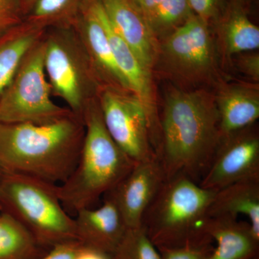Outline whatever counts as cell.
I'll list each match as a JSON object with an SVG mask.
<instances>
[{
    "instance_id": "cell-28",
    "label": "cell",
    "mask_w": 259,
    "mask_h": 259,
    "mask_svg": "<svg viewBox=\"0 0 259 259\" xmlns=\"http://www.w3.org/2000/svg\"><path fill=\"white\" fill-rule=\"evenodd\" d=\"M238 55V54H237ZM238 69L255 82L259 81V54L254 51L241 53L237 58Z\"/></svg>"
},
{
    "instance_id": "cell-13",
    "label": "cell",
    "mask_w": 259,
    "mask_h": 259,
    "mask_svg": "<svg viewBox=\"0 0 259 259\" xmlns=\"http://www.w3.org/2000/svg\"><path fill=\"white\" fill-rule=\"evenodd\" d=\"M95 13L107 32L116 63L132 94L144 104L147 112L153 143L159 138V121L156 113L151 72L145 69L131 48L112 26L98 0H93Z\"/></svg>"
},
{
    "instance_id": "cell-14",
    "label": "cell",
    "mask_w": 259,
    "mask_h": 259,
    "mask_svg": "<svg viewBox=\"0 0 259 259\" xmlns=\"http://www.w3.org/2000/svg\"><path fill=\"white\" fill-rule=\"evenodd\" d=\"M112 26L145 69L152 73L159 41L132 0H98Z\"/></svg>"
},
{
    "instance_id": "cell-29",
    "label": "cell",
    "mask_w": 259,
    "mask_h": 259,
    "mask_svg": "<svg viewBox=\"0 0 259 259\" xmlns=\"http://www.w3.org/2000/svg\"><path fill=\"white\" fill-rule=\"evenodd\" d=\"M81 245L78 241L61 243L51 248L42 256L35 259H75Z\"/></svg>"
},
{
    "instance_id": "cell-6",
    "label": "cell",
    "mask_w": 259,
    "mask_h": 259,
    "mask_svg": "<svg viewBox=\"0 0 259 259\" xmlns=\"http://www.w3.org/2000/svg\"><path fill=\"white\" fill-rule=\"evenodd\" d=\"M44 39V69L52 96L82 117L102 88L82 42L74 27L47 29Z\"/></svg>"
},
{
    "instance_id": "cell-11",
    "label": "cell",
    "mask_w": 259,
    "mask_h": 259,
    "mask_svg": "<svg viewBox=\"0 0 259 259\" xmlns=\"http://www.w3.org/2000/svg\"><path fill=\"white\" fill-rule=\"evenodd\" d=\"M166 180L158 156L137 162L115 188L107 192L127 228L142 226L148 207Z\"/></svg>"
},
{
    "instance_id": "cell-19",
    "label": "cell",
    "mask_w": 259,
    "mask_h": 259,
    "mask_svg": "<svg viewBox=\"0 0 259 259\" xmlns=\"http://www.w3.org/2000/svg\"><path fill=\"white\" fill-rule=\"evenodd\" d=\"M243 214L259 237V180L236 182L216 191L207 218H231L238 219Z\"/></svg>"
},
{
    "instance_id": "cell-22",
    "label": "cell",
    "mask_w": 259,
    "mask_h": 259,
    "mask_svg": "<svg viewBox=\"0 0 259 259\" xmlns=\"http://www.w3.org/2000/svg\"><path fill=\"white\" fill-rule=\"evenodd\" d=\"M88 0H37L25 19L45 29L73 27Z\"/></svg>"
},
{
    "instance_id": "cell-12",
    "label": "cell",
    "mask_w": 259,
    "mask_h": 259,
    "mask_svg": "<svg viewBox=\"0 0 259 259\" xmlns=\"http://www.w3.org/2000/svg\"><path fill=\"white\" fill-rule=\"evenodd\" d=\"M102 88L131 93L116 63L107 32L88 0L74 25ZM134 95V94H133Z\"/></svg>"
},
{
    "instance_id": "cell-26",
    "label": "cell",
    "mask_w": 259,
    "mask_h": 259,
    "mask_svg": "<svg viewBox=\"0 0 259 259\" xmlns=\"http://www.w3.org/2000/svg\"><path fill=\"white\" fill-rule=\"evenodd\" d=\"M24 21L20 0H0V37Z\"/></svg>"
},
{
    "instance_id": "cell-4",
    "label": "cell",
    "mask_w": 259,
    "mask_h": 259,
    "mask_svg": "<svg viewBox=\"0 0 259 259\" xmlns=\"http://www.w3.org/2000/svg\"><path fill=\"white\" fill-rule=\"evenodd\" d=\"M215 193L185 175L171 177L145 212L142 227L158 249L212 241L204 227Z\"/></svg>"
},
{
    "instance_id": "cell-25",
    "label": "cell",
    "mask_w": 259,
    "mask_h": 259,
    "mask_svg": "<svg viewBox=\"0 0 259 259\" xmlns=\"http://www.w3.org/2000/svg\"><path fill=\"white\" fill-rule=\"evenodd\" d=\"M212 241L192 243L176 248L158 249L161 259H207L212 253Z\"/></svg>"
},
{
    "instance_id": "cell-16",
    "label": "cell",
    "mask_w": 259,
    "mask_h": 259,
    "mask_svg": "<svg viewBox=\"0 0 259 259\" xmlns=\"http://www.w3.org/2000/svg\"><path fill=\"white\" fill-rule=\"evenodd\" d=\"M204 231L217 245L207 259H255L258 256L259 237L248 222L236 218H207Z\"/></svg>"
},
{
    "instance_id": "cell-34",
    "label": "cell",
    "mask_w": 259,
    "mask_h": 259,
    "mask_svg": "<svg viewBox=\"0 0 259 259\" xmlns=\"http://www.w3.org/2000/svg\"><path fill=\"white\" fill-rule=\"evenodd\" d=\"M255 259H259V258H258V257H256V258H255Z\"/></svg>"
},
{
    "instance_id": "cell-15",
    "label": "cell",
    "mask_w": 259,
    "mask_h": 259,
    "mask_svg": "<svg viewBox=\"0 0 259 259\" xmlns=\"http://www.w3.org/2000/svg\"><path fill=\"white\" fill-rule=\"evenodd\" d=\"M74 221L81 244L111 255L127 229L117 206L107 195L100 207L78 211Z\"/></svg>"
},
{
    "instance_id": "cell-24",
    "label": "cell",
    "mask_w": 259,
    "mask_h": 259,
    "mask_svg": "<svg viewBox=\"0 0 259 259\" xmlns=\"http://www.w3.org/2000/svg\"><path fill=\"white\" fill-rule=\"evenodd\" d=\"M112 256L113 259H161L157 247L142 226L127 228Z\"/></svg>"
},
{
    "instance_id": "cell-9",
    "label": "cell",
    "mask_w": 259,
    "mask_h": 259,
    "mask_svg": "<svg viewBox=\"0 0 259 259\" xmlns=\"http://www.w3.org/2000/svg\"><path fill=\"white\" fill-rule=\"evenodd\" d=\"M98 102L109 134L131 159L137 163L157 156L147 112L137 97L102 88Z\"/></svg>"
},
{
    "instance_id": "cell-31",
    "label": "cell",
    "mask_w": 259,
    "mask_h": 259,
    "mask_svg": "<svg viewBox=\"0 0 259 259\" xmlns=\"http://www.w3.org/2000/svg\"><path fill=\"white\" fill-rule=\"evenodd\" d=\"M132 1L146 20V18L152 13L155 8L161 3V0H132Z\"/></svg>"
},
{
    "instance_id": "cell-8",
    "label": "cell",
    "mask_w": 259,
    "mask_h": 259,
    "mask_svg": "<svg viewBox=\"0 0 259 259\" xmlns=\"http://www.w3.org/2000/svg\"><path fill=\"white\" fill-rule=\"evenodd\" d=\"M217 51L209 24L192 14L161 39L156 65L181 84L208 83L217 75Z\"/></svg>"
},
{
    "instance_id": "cell-32",
    "label": "cell",
    "mask_w": 259,
    "mask_h": 259,
    "mask_svg": "<svg viewBox=\"0 0 259 259\" xmlns=\"http://www.w3.org/2000/svg\"><path fill=\"white\" fill-rule=\"evenodd\" d=\"M20 1L22 13L25 18V16H28L37 0H20Z\"/></svg>"
},
{
    "instance_id": "cell-33",
    "label": "cell",
    "mask_w": 259,
    "mask_h": 259,
    "mask_svg": "<svg viewBox=\"0 0 259 259\" xmlns=\"http://www.w3.org/2000/svg\"><path fill=\"white\" fill-rule=\"evenodd\" d=\"M1 213H2V210H1V208H0V214H1Z\"/></svg>"
},
{
    "instance_id": "cell-27",
    "label": "cell",
    "mask_w": 259,
    "mask_h": 259,
    "mask_svg": "<svg viewBox=\"0 0 259 259\" xmlns=\"http://www.w3.org/2000/svg\"><path fill=\"white\" fill-rule=\"evenodd\" d=\"M187 2L193 14L209 24L219 18L228 0H187Z\"/></svg>"
},
{
    "instance_id": "cell-2",
    "label": "cell",
    "mask_w": 259,
    "mask_h": 259,
    "mask_svg": "<svg viewBox=\"0 0 259 259\" xmlns=\"http://www.w3.org/2000/svg\"><path fill=\"white\" fill-rule=\"evenodd\" d=\"M84 133L75 114L48 124L0 122V173L61 185L77 164Z\"/></svg>"
},
{
    "instance_id": "cell-1",
    "label": "cell",
    "mask_w": 259,
    "mask_h": 259,
    "mask_svg": "<svg viewBox=\"0 0 259 259\" xmlns=\"http://www.w3.org/2000/svg\"><path fill=\"white\" fill-rule=\"evenodd\" d=\"M221 141L214 96L202 89L168 90L159 119L157 150L166 180L182 175L199 183Z\"/></svg>"
},
{
    "instance_id": "cell-10",
    "label": "cell",
    "mask_w": 259,
    "mask_h": 259,
    "mask_svg": "<svg viewBox=\"0 0 259 259\" xmlns=\"http://www.w3.org/2000/svg\"><path fill=\"white\" fill-rule=\"evenodd\" d=\"M259 180V135L254 125L221 139L201 187L218 191L236 182Z\"/></svg>"
},
{
    "instance_id": "cell-23",
    "label": "cell",
    "mask_w": 259,
    "mask_h": 259,
    "mask_svg": "<svg viewBox=\"0 0 259 259\" xmlns=\"http://www.w3.org/2000/svg\"><path fill=\"white\" fill-rule=\"evenodd\" d=\"M192 14L187 0H161L146 21L158 40L182 25Z\"/></svg>"
},
{
    "instance_id": "cell-17",
    "label": "cell",
    "mask_w": 259,
    "mask_h": 259,
    "mask_svg": "<svg viewBox=\"0 0 259 259\" xmlns=\"http://www.w3.org/2000/svg\"><path fill=\"white\" fill-rule=\"evenodd\" d=\"M221 139L254 125L259 117L258 86L230 83L221 87L216 96Z\"/></svg>"
},
{
    "instance_id": "cell-21",
    "label": "cell",
    "mask_w": 259,
    "mask_h": 259,
    "mask_svg": "<svg viewBox=\"0 0 259 259\" xmlns=\"http://www.w3.org/2000/svg\"><path fill=\"white\" fill-rule=\"evenodd\" d=\"M48 251L10 214H0V259H35Z\"/></svg>"
},
{
    "instance_id": "cell-3",
    "label": "cell",
    "mask_w": 259,
    "mask_h": 259,
    "mask_svg": "<svg viewBox=\"0 0 259 259\" xmlns=\"http://www.w3.org/2000/svg\"><path fill=\"white\" fill-rule=\"evenodd\" d=\"M82 117L85 133L77 164L67 180L58 185L61 203L69 214L93 207L136 163L109 134L98 97L87 105Z\"/></svg>"
},
{
    "instance_id": "cell-20",
    "label": "cell",
    "mask_w": 259,
    "mask_h": 259,
    "mask_svg": "<svg viewBox=\"0 0 259 259\" xmlns=\"http://www.w3.org/2000/svg\"><path fill=\"white\" fill-rule=\"evenodd\" d=\"M47 30L25 20L0 37V97L14 77L24 56Z\"/></svg>"
},
{
    "instance_id": "cell-30",
    "label": "cell",
    "mask_w": 259,
    "mask_h": 259,
    "mask_svg": "<svg viewBox=\"0 0 259 259\" xmlns=\"http://www.w3.org/2000/svg\"><path fill=\"white\" fill-rule=\"evenodd\" d=\"M75 259H113L111 254L81 245Z\"/></svg>"
},
{
    "instance_id": "cell-18",
    "label": "cell",
    "mask_w": 259,
    "mask_h": 259,
    "mask_svg": "<svg viewBox=\"0 0 259 259\" xmlns=\"http://www.w3.org/2000/svg\"><path fill=\"white\" fill-rule=\"evenodd\" d=\"M217 50L227 57L258 50L259 28L239 0H230L215 22Z\"/></svg>"
},
{
    "instance_id": "cell-5",
    "label": "cell",
    "mask_w": 259,
    "mask_h": 259,
    "mask_svg": "<svg viewBox=\"0 0 259 259\" xmlns=\"http://www.w3.org/2000/svg\"><path fill=\"white\" fill-rule=\"evenodd\" d=\"M0 208L18 221L44 249L78 241L74 218L61 203L57 185L0 173Z\"/></svg>"
},
{
    "instance_id": "cell-7",
    "label": "cell",
    "mask_w": 259,
    "mask_h": 259,
    "mask_svg": "<svg viewBox=\"0 0 259 259\" xmlns=\"http://www.w3.org/2000/svg\"><path fill=\"white\" fill-rule=\"evenodd\" d=\"M45 48L44 35L24 56L0 97L1 123L48 124L74 114L53 101L44 69Z\"/></svg>"
}]
</instances>
